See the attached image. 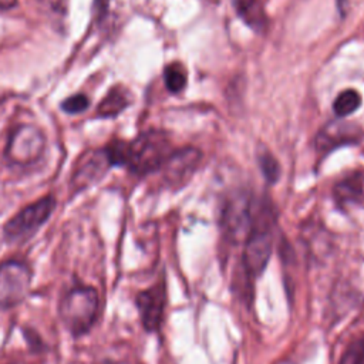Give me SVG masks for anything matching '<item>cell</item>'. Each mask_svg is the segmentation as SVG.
I'll return each instance as SVG.
<instances>
[{
  "label": "cell",
  "instance_id": "1",
  "mask_svg": "<svg viewBox=\"0 0 364 364\" xmlns=\"http://www.w3.org/2000/svg\"><path fill=\"white\" fill-rule=\"evenodd\" d=\"M100 311L98 291L91 286L71 287L60 300L58 314L65 328L74 336L87 334Z\"/></svg>",
  "mask_w": 364,
  "mask_h": 364
},
{
  "label": "cell",
  "instance_id": "2",
  "mask_svg": "<svg viewBox=\"0 0 364 364\" xmlns=\"http://www.w3.org/2000/svg\"><path fill=\"white\" fill-rule=\"evenodd\" d=\"M172 154L169 138L162 131H146L129 142L127 166L138 175L158 171Z\"/></svg>",
  "mask_w": 364,
  "mask_h": 364
},
{
  "label": "cell",
  "instance_id": "3",
  "mask_svg": "<svg viewBox=\"0 0 364 364\" xmlns=\"http://www.w3.org/2000/svg\"><path fill=\"white\" fill-rule=\"evenodd\" d=\"M255 223L256 219L253 216L252 199L246 193H235L225 202L220 225L225 236L233 243L245 242Z\"/></svg>",
  "mask_w": 364,
  "mask_h": 364
},
{
  "label": "cell",
  "instance_id": "4",
  "mask_svg": "<svg viewBox=\"0 0 364 364\" xmlns=\"http://www.w3.org/2000/svg\"><path fill=\"white\" fill-rule=\"evenodd\" d=\"M54 208L55 199L51 195L27 205L4 225L3 232L6 239L14 242L28 237L50 218Z\"/></svg>",
  "mask_w": 364,
  "mask_h": 364
},
{
  "label": "cell",
  "instance_id": "5",
  "mask_svg": "<svg viewBox=\"0 0 364 364\" xmlns=\"http://www.w3.org/2000/svg\"><path fill=\"white\" fill-rule=\"evenodd\" d=\"M31 286L30 267L18 260L0 264V307L10 309L20 304Z\"/></svg>",
  "mask_w": 364,
  "mask_h": 364
},
{
  "label": "cell",
  "instance_id": "6",
  "mask_svg": "<svg viewBox=\"0 0 364 364\" xmlns=\"http://www.w3.org/2000/svg\"><path fill=\"white\" fill-rule=\"evenodd\" d=\"M273 252V235L267 225L255 223L252 232L245 240L243 250V266L249 276L257 277L260 276Z\"/></svg>",
  "mask_w": 364,
  "mask_h": 364
},
{
  "label": "cell",
  "instance_id": "7",
  "mask_svg": "<svg viewBox=\"0 0 364 364\" xmlns=\"http://www.w3.org/2000/svg\"><path fill=\"white\" fill-rule=\"evenodd\" d=\"M364 138V129L357 122L347 121L344 118H337L327 122L316 135L314 146L320 154H330L331 151L347 146L357 145Z\"/></svg>",
  "mask_w": 364,
  "mask_h": 364
},
{
  "label": "cell",
  "instance_id": "8",
  "mask_svg": "<svg viewBox=\"0 0 364 364\" xmlns=\"http://www.w3.org/2000/svg\"><path fill=\"white\" fill-rule=\"evenodd\" d=\"M44 136L33 125L16 127L6 146V156L14 164L34 162L44 149Z\"/></svg>",
  "mask_w": 364,
  "mask_h": 364
},
{
  "label": "cell",
  "instance_id": "9",
  "mask_svg": "<svg viewBox=\"0 0 364 364\" xmlns=\"http://www.w3.org/2000/svg\"><path fill=\"white\" fill-rule=\"evenodd\" d=\"M135 304L139 313L141 323L148 333L158 331L164 321L166 306V283L159 279L151 287L141 290L135 297Z\"/></svg>",
  "mask_w": 364,
  "mask_h": 364
},
{
  "label": "cell",
  "instance_id": "10",
  "mask_svg": "<svg viewBox=\"0 0 364 364\" xmlns=\"http://www.w3.org/2000/svg\"><path fill=\"white\" fill-rule=\"evenodd\" d=\"M200 152L196 148H181L173 151L162 165L164 179L172 188L183 186L199 166Z\"/></svg>",
  "mask_w": 364,
  "mask_h": 364
},
{
  "label": "cell",
  "instance_id": "11",
  "mask_svg": "<svg viewBox=\"0 0 364 364\" xmlns=\"http://www.w3.org/2000/svg\"><path fill=\"white\" fill-rule=\"evenodd\" d=\"M333 193L340 206L361 202L364 199V171H355L346 175L334 185Z\"/></svg>",
  "mask_w": 364,
  "mask_h": 364
},
{
  "label": "cell",
  "instance_id": "12",
  "mask_svg": "<svg viewBox=\"0 0 364 364\" xmlns=\"http://www.w3.org/2000/svg\"><path fill=\"white\" fill-rule=\"evenodd\" d=\"M108 166H111V165L107 159L104 149L98 151V152H91L77 166V169L73 175V182H75L78 186L92 183L104 175V172L107 171Z\"/></svg>",
  "mask_w": 364,
  "mask_h": 364
},
{
  "label": "cell",
  "instance_id": "13",
  "mask_svg": "<svg viewBox=\"0 0 364 364\" xmlns=\"http://www.w3.org/2000/svg\"><path fill=\"white\" fill-rule=\"evenodd\" d=\"M233 7L252 30L262 31L266 28L267 17L260 0H233Z\"/></svg>",
  "mask_w": 364,
  "mask_h": 364
},
{
  "label": "cell",
  "instance_id": "14",
  "mask_svg": "<svg viewBox=\"0 0 364 364\" xmlns=\"http://www.w3.org/2000/svg\"><path fill=\"white\" fill-rule=\"evenodd\" d=\"M129 102H131L129 91L122 85H115L107 92L104 100L100 102L97 112L100 117H104V118L117 117L129 105Z\"/></svg>",
  "mask_w": 364,
  "mask_h": 364
},
{
  "label": "cell",
  "instance_id": "15",
  "mask_svg": "<svg viewBox=\"0 0 364 364\" xmlns=\"http://www.w3.org/2000/svg\"><path fill=\"white\" fill-rule=\"evenodd\" d=\"M361 105V95L353 88L341 91L334 102H333V111L337 115V118H346L355 112Z\"/></svg>",
  "mask_w": 364,
  "mask_h": 364
},
{
  "label": "cell",
  "instance_id": "16",
  "mask_svg": "<svg viewBox=\"0 0 364 364\" xmlns=\"http://www.w3.org/2000/svg\"><path fill=\"white\" fill-rule=\"evenodd\" d=\"M164 81L168 91L178 94L185 90L188 82L186 70L181 63H171L164 70Z\"/></svg>",
  "mask_w": 364,
  "mask_h": 364
},
{
  "label": "cell",
  "instance_id": "17",
  "mask_svg": "<svg viewBox=\"0 0 364 364\" xmlns=\"http://www.w3.org/2000/svg\"><path fill=\"white\" fill-rule=\"evenodd\" d=\"M257 162L264 179L270 183H274L280 176V166L273 154L267 149L257 152Z\"/></svg>",
  "mask_w": 364,
  "mask_h": 364
},
{
  "label": "cell",
  "instance_id": "18",
  "mask_svg": "<svg viewBox=\"0 0 364 364\" xmlns=\"http://www.w3.org/2000/svg\"><path fill=\"white\" fill-rule=\"evenodd\" d=\"M107 159L111 166H122L128 164L129 158V142L124 141H112L108 146L104 149Z\"/></svg>",
  "mask_w": 364,
  "mask_h": 364
},
{
  "label": "cell",
  "instance_id": "19",
  "mask_svg": "<svg viewBox=\"0 0 364 364\" xmlns=\"http://www.w3.org/2000/svg\"><path fill=\"white\" fill-rule=\"evenodd\" d=\"M338 364H364V333L350 341Z\"/></svg>",
  "mask_w": 364,
  "mask_h": 364
},
{
  "label": "cell",
  "instance_id": "20",
  "mask_svg": "<svg viewBox=\"0 0 364 364\" xmlns=\"http://www.w3.org/2000/svg\"><path fill=\"white\" fill-rule=\"evenodd\" d=\"M88 105H90V101L84 94L71 95L70 98H67L61 102L63 111L68 112V114H78V112L87 109Z\"/></svg>",
  "mask_w": 364,
  "mask_h": 364
},
{
  "label": "cell",
  "instance_id": "21",
  "mask_svg": "<svg viewBox=\"0 0 364 364\" xmlns=\"http://www.w3.org/2000/svg\"><path fill=\"white\" fill-rule=\"evenodd\" d=\"M17 3V0H0V9H11L14 7Z\"/></svg>",
  "mask_w": 364,
  "mask_h": 364
},
{
  "label": "cell",
  "instance_id": "22",
  "mask_svg": "<svg viewBox=\"0 0 364 364\" xmlns=\"http://www.w3.org/2000/svg\"><path fill=\"white\" fill-rule=\"evenodd\" d=\"M104 364H114V363H104Z\"/></svg>",
  "mask_w": 364,
  "mask_h": 364
}]
</instances>
